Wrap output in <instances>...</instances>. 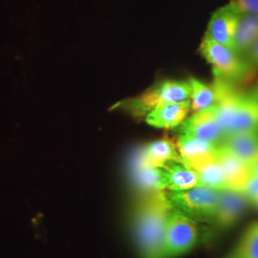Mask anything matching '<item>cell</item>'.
Here are the masks:
<instances>
[{"label": "cell", "mask_w": 258, "mask_h": 258, "mask_svg": "<svg viewBox=\"0 0 258 258\" xmlns=\"http://www.w3.org/2000/svg\"><path fill=\"white\" fill-rule=\"evenodd\" d=\"M213 88L216 93V102L214 104L216 118L226 137L239 105L242 94L237 92L229 81L220 78H215Z\"/></svg>", "instance_id": "cell-9"}, {"label": "cell", "mask_w": 258, "mask_h": 258, "mask_svg": "<svg viewBox=\"0 0 258 258\" xmlns=\"http://www.w3.org/2000/svg\"><path fill=\"white\" fill-rule=\"evenodd\" d=\"M127 171L131 184L142 196L165 190L161 168L148 165L143 156L142 148L131 153Z\"/></svg>", "instance_id": "cell-6"}, {"label": "cell", "mask_w": 258, "mask_h": 258, "mask_svg": "<svg viewBox=\"0 0 258 258\" xmlns=\"http://www.w3.org/2000/svg\"><path fill=\"white\" fill-rule=\"evenodd\" d=\"M249 166L250 172L258 175V158H256L254 161H252Z\"/></svg>", "instance_id": "cell-25"}, {"label": "cell", "mask_w": 258, "mask_h": 258, "mask_svg": "<svg viewBox=\"0 0 258 258\" xmlns=\"http://www.w3.org/2000/svg\"><path fill=\"white\" fill-rule=\"evenodd\" d=\"M255 204H256V206H257V207H258V201H257V202H256V203H255Z\"/></svg>", "instance_id": "cell-26"}, {"label": "cell", "mask_w": 258, "mask_h": 258, "mask_svg": "<svg viewBox=\"0 0 258 258\" xmlns=\"http://www.w3.org/2000/svg\"><path fill=\"white\" fill-rule=\"evenodd\" d=\"M188 83L191 86L189 100L194 112L208 109L215 104L216 93L213 86L210 87L195 78L189 79Z\"/></svg>", "instance_id": "cell-20"}, {"label": "cell", "mask_w": 258, "mask_h": 258, "mask_svg": "<svg viewBox=\"0 0 258 258\" xmlns=\"http://www.w3.org/2000/svg\"><path fill=\"white\" fill-rule=\"evenodd\" d=\"M249 55L251 61L254 64L258 65V38L249 50Z\"/></svg>", "instance_id": "cell-24"}, {"label": "cell", "mask_w": 258, "mask_h": 258, "mask_svg": "<svg viewBox=\"0 0 258 258\" xmlns=\"http://www.w3.org/2000/svg\"><path fill=\"white\" fill-rule=\"evenodd\" d=\"M240 14L241 12L231 3L215 11L209 22L205 37L233 50V38Z\"/></svg>", "instance_id": "cell-8"}, {"label": "cell", "mask_w": 258, "mask_h": 258, "mask_svg": "<svg viewBox=\"0 0 258 258\" xmlns=\"http://www.w3.org/2000/svg\"><path fill=\"white\" fill-rule=\"evenodd\" d=\"M242 192L245 194L249 202L256 203L258 201V175L250 172L243 186Z\"/></svg>", "instance_id": "cell-22"}, {"label": "cell", "mask_w": 258, "mask_h": 258, "mask_svg": "<svg viewBox=\"0 0 258 258\" xmlns=\"http://www.w3.org/2000/svg\"><path fill=\"white\" fill-rule=\"evenodd\" d=\"M248 201L245 194L240 190L232 188L220 189L213 218L222 228L230 227L238 220L245 211Z\"/></svg>", "instance_id": "cell-11"}, {"label": "cell", "mask_w": 258, "mask_h": 258, "mask_svg": "<svg viewBox=\"0 0 258 258\" xmlns=\"http://www.w3.org/2000/svg\"><path fill=\"white\" fill-rule=\"evenodd\" d=\"M230 3L241 13L258 16V0H231Z\"/></svg>", "instance_id": "cell-23"}, {"label": "cell", "mask_w": 258, "mask_h": 258, "mask_svg": "<svg viewBox=\"0 0 258 258\" xmlns=\"http://www.w3.org/2000/svg\"><path fill=\"white\" fill-rule=\"evenodd\" d=\"M231 258H258V222L246 231Z\"/></svg>", "instance_id": "cell-21"}, {"label": "cell", "mask_w": 258, "mask_h": 258, "mask_svg": "<svg viewBox=\"0 0 258 258\" xmlns=\"http://www.w3.org/2000/svg\"><path fill=\"white\" fill-rule=\"evenodd\" d=\"M190 108V100L169 102L156 107L145 119L149 125L156 128H175L184 122Z\"/></svg>", "instance_id": "cell-12"}, {"label": "cell", "mask_w": 258, "mask_h": 258, "mask_svg": "<svg viewBox=\"0 0 258 258\" xmlns=\"http://www.w3.org/2000/svg\"><path fill=\"white\" fill-rule=\"evenodd\" d=\"M215 157L223 169L228 188L242 191L250 173L249 165L231 153L223 145H219L216 148Z\"/></svg>", "instance_id": "cell-13"}, {"label": "cell", "mask_w": 258, "mask_h": 258, "mask_svg": "<svg viewBox=\"0 0 258 258\" xmlns=\"http://www.w3.org/2000/svg\"><path fill=\"white\" fill-rule=\"evenodd\" d=\"M177 147L184 162L189 166H194L214 156L218 146L202 139L180 133Z\"/></svg>", "instance_id": "cell-15"}, {"label": "cell", "mask_w": 258, "mask_h": 258, "mask_svg": "<svg viewBox=\"0 0 258 258\" xmlns=\"http://www.w3.org/2000/svg\"><path fill=\"white\" fill-rule=\"evenodd\" d=\"M258 38V16L241 13L233 38V50L239 55L249 52Z\"/></svg>", "instance_id": "cell-18"}, {"label": "cell", "mask_w": 258, "mask_h": 258, "mask_svg": "<svg viewBox=\"0 0 258 258\" xmlns=\"http://www.w3.org/2000/svg\"><path fill=\"white\" fill-rule=\"evenodd\" d=\"M172 212L166 190L141 197L132 222L141 258H164L166 226Z\"/></svg>", "instance_id": "cell-1"}, {"label": "cell", "mask_w": 258, "mask_h": 258, "mask_svg": "<svg viewBox=\"0 0 258 258\" xmlns=\"http://www.w3.org/2000/svg\"><path fill=\"white\" fill-rule=\"evenodd\" d=\"M160 168L165 190L182 191L202 185L197 172L184 160L169 161Z\"/></svg>", "instance_id": "cell-10"}, {"label": "cell", "mask_w": 258, "mask_h": 258, "mask_svg": "<svg viewBox=\"0 0 258 258\" xmlns=\"http://www.w3.org/2000/svg\"><path fill=\"white\" fill-rule=\"evenodd\" d=\"M145 161L149 166L162 167L169 161L183 160L177 151L175 144L169 139L157 140L145 147H142Z\"/></svg>", "instance_id": "cell-17"}, {"label": "cell", "mask_w": 258, "mask_h": 258, "mask_svg": "<svg viewBox=\"0 0 258 258\" xmlns=\"http://www.w3.org/2000/svg\"><path fill=\"white\" fill-rule=\"evenodd\" d=\"M258 131V92L242 94L228 135Z\"/></svg>", "instance_id": "cell-14"}, {"label": "cell", "mask_w": 258, "mask_h": 258, "mask_svg": "<svg viewBox=\"0 0 258 258\" xmlns=\"http://www.w3.org/2000/svg\"><path fill=\"white\" fill-rule=\"evenodd\" d=\"M200 52L212 65L215 78L229 81L240 78L247 71L246 63L234 50L209 38H204Z\"/></svg>", "instance_id": "cell-5"}, {"label": "cell", "mask_w": 258, "mask_h": 258, "mask_svg": "<svg viewBox=\"0 0 258 258\" xmlns=\"http://www.w3.org/2000/svg\"><path fill=\"white\" fill-rule=\"evenodd\" d=\"M218 189L205 185L182 191L166 192L173 209L184 214L197 217H213L218 202Z\"/></svg>", "instance_id": "cell-3"}, {"label": "cell", "mask_w": 258, "mask_h": 258, "mask_svg": "<svg viewBox=\"0 0 258 258\" xmlns=\"http://www.w3.org/2000/svg\"><path fill=\"white\" fill-rule=\"evenodd\" d=\"M190 95L191 86L189 83L165 81L158 83L139 97L118 102L113 108L128 111L136 117H146L160 105L189 100Z\"/></svg>", "instance_id": "cell-2"}, {"label": "cell", "mask_w": 258, "mask_h": 258, "mask_svg": "<svg viewBox=\"0 0 258 258\" xmlns=\"http://www.w3.org/2000/svg\"><path fill=\"white\" fill-rule=\"evenodd\" d=\"M197 237L194 222L184 213L173 210L166 226L164 258L177 257L187 252L194 248Z\"/></svg>", "instance_id": "cell-4"}, {"label": "cell", "mask_w": 258, "mask_h": 258, "mask_svg": "<svg viewBox=\"0 0 258 258\" xmlns=\"http://www.w3.org/2000/svg\"><path fill=\"white\" fill-rule=\"evenodd\" d=\"M180 133L202 139L219 146L225 139V133L216 118L214 105L205 110L195 112L180 126Z\"/></svg>", "instance_id": "cell-7"}, {"label": "cell", "mask_w": 258, "mask_h": 258, "mask_svg": "<svg viewBox=\"0 0 258 258\" xmlns=\"http://www.w3.org/2000/svg\"><path fill=\"white\" fill-rule=\"evenodd\" d=\"M221 145L249 165L258 158V131L227 135Z\"/></svg>", "instance_id": "cell-16"}, {"label": "cell", "mask_w": 258, "mask_h": 258, "mask_svg": "<svg viewBox=\"0 0 258 258\" xmlns=\"http://www.w3.org/2000/svg\"><path fill=\"white\" fill-rule=\"evenodd\" d=\"M191 167L197 172L202 185L218 190L228 188L223 169L215 155Z\"/></svg>", "instance_id": "cell-19"}]
</instances>
